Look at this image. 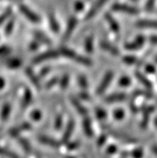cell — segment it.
Returning <instances> with one entry per match:
<instances>
[{
	"mask_svg": "<svg viewBox=\"0 0 157 158\" xmlns=\"http://www.w3.org/2000/svg\"><path fill=\"white\" fill-rule=\"evenodd\" d=\"M112 10H115V11L123 12V13L131 15H138V13H139V10L135 7L128 6L127 4L122 3L114 4L112 6Z\"/></svg>",
	"mask_w": 157,
	"mask_h": 158,
	"instance_id": "6da1fadb",
	"label": "cell"
},
{
	"mask_svg": "<svg viewBox=\"0 0 157 158\" xmlns=\"http://www.w3.org/2000/svg\"><path fill=\"white\" fill-rule=\"evenodd\" d=\"M60 52H56V51H49V52H46L45 53H42L35 57L33 60V64H40L42 62H45L47 60H50L52 59H56L58 57Z\"/></svg>",
	"mask_w": 157,
	"mask_h": 158,
	"instance_id": "7a4b0ae2",
	"label": "cell"
},
{
	"mask_svg": "<svg viewBox=\"0 0 157 158\" xmlns=\"http://www.w3.org/2000/svg\"><path fill=\"white\" fill-rule=\"evenodd\" d=\"M113 76L114 74L111 72H108L106 73V75L104 76L103 80H102L101 83H100V84L99 85L97 89H96V94L101 95L105 92L106 89L109 86V84H111V80L113 78Z\"/></svg>",
	"mask_w": 157,
	"mask_h": 158,
	"instance_id": "3957f363",
	"label": "cell"
},
{
	"mask_svg": "<svg viewBox=\"0 0 157 158\" xmlns=\"http://www.w3.org/2000/svg\"><path fill=\"white\" fill-rule=\"evenodd\" d=\"M20 11L22 12L25 17L27 19H29L31 22L35 23H38L40 22V18L38 15H36L34 11H32L31 9L26 6L25 5H20L19 6Z\"/></svg>",
	"mask_w": 157,
	"mask_h": 158,
	"instance_id": "277c9868",
	"label": "cell"
},
{
	"mask_svg": "<svg viewBox=\"0 0 157 158\" xmlns=\"http://www.w3.org/2000/svg\"><path fill=\"white\" fill-rule=\"evenodd\" d=\"M108 0H96V2L92 5V6L91 7L89 10H88V14L86 15L85 20H89L90 19H92V17L96 15L97 14V12L100 10L102 8V6H104V4L107 2Z\"/></svg>",
	"mask_w": 157,
	"mask_h": 158,
	"instance_id": "5b68a950",
	"label": "cell"
},
{
	"mask_svg": "<svg viewBox=\"0 0 157 158\" xmlns=\"http://www.w3.org/2000/svg\"><path fill=\"white\" fill-rule=\"evenodd\" d=\"M77 19L75 18V17H72V18L69 19L68 26L66 27L65 33H64V41H68L69 40V38L72 36V33H73L74 30L76 29V26H77Z\"/></svg>",
	"mask_w": 157,
	"mask_h": 158,
	"instance_id": "8992f818",
	"label": "cell"
},
{
	"mask_svg": "<svg viewBox=\"0 0 157 158\" xmlns=\"http://www.w3.org/2000/svg\"><path fill=\"white\" fill-rule=\"evenodd\" d=\"M144 42H145V38L143 35H139L135 39L133 42L126 44L124 48L130 51L137 50V49H139V48H140L143 46Z\"/></svg>",
	"mask_w": 157,
	"mask_h": 158,
	"instance_id": "52a82bcc",
	"label": "cell"
},
{
	"mask_svg": "<svg viewBox=\"0 0 157 158\" xmlns=\"http://www.w3.org/2000/svg\"><path fill=\"white\" fill-rule=\"evenodd\" d=\"M135 26L139 28H149V29H157V21L155 20L142 19L136 22Z\"/></svg>",
	"mask_w": 157,
	"mask_h": 158,
	"instance_id": "ba28073f",
	"label": "cell"
},
{
	"mask_svg": "<svg viewBox=\"0 0 157 158\" xmlns=\"http://www.w3.org/2000/svg\"><path fill=\"white\" fill-rule=\"evenodd\" d=\"M39 140L43 144H46L48 146L52 147V148H59L60 146V142L52 137H48L46 136H39Z\"/></svg>",
	"mask_w": 157,
	"mask_h": 158,
	"instance_id": "9c48e42d",
	"label": "cell"
},
{
	"mask_svg": "<svg viewBox=\"0 0 157 158\" xmlns=\"http://www.w3.org/2000/svg\"><path fill=\"white\" fill-rule=\"evenodd\" d=\"M31 125L29 123L27 122H24L23 124H20L19 127H15V128H12L10 129L9 133L11 136H18L20 132H23V131H28V130H31Z\"/></svg>",
	"mask_w": 157,
	"mask_h": 158,
	"instance_id": "30bf717a",
	"label": "cell"
},
{
	"mask_svg": "<svg viewBox=\"0 0 157 158\" xmlns=\"http://www.w3.org/2000/svg\"><path fill=\"white\" fill-rule=\"evenodd\" d=\"M111 134L112 135V136H114L115 138H116L117 140H121V141H123V142L125 143H129V144H135V143H137L138 140L135 138H131L130 136H126L124 134H121V133H119L117 132H111Z\"/></svg>",
	"mask_w": 157,
	"mask_h": 158,
	"instance_id": "8fae6325",
	"label": "cell"
},
{
	"mask_svg": "<svg viewBox=\"0 0 157 158\" xmlns=\"http://www.w3.org/2000/svg\"><path fill=\"white\" fill-rule=\"evenodd\" d=\"M127 97V95L124 93H114V94L110 95L109 96H107V98L105 99V101L109 104L115 102H120L124 100Z\"/></svg>",
	"mask_w": 157,
	"mask_h": 158,
	"instance_id": "7c38bea8",
	"label": "cell"
},
{
	"mask_svg": "<svg viewBox=\"0 0 157 158\" xmlns=\"http://www.w3.org/2000/svg\"><path fill=\"white\" fill-rule=\"evenodd\" d=\"M74 127H75V124L72 120H71L69 123H68V126L66 128L65 132L64 133V136H63V139H62V141L64 143H68V141L69 140V139L71 138V136H72V132L74 130Z\"/></svg>",
	"mask_w": 157,
	"mask_h": 158,
	"instance_id": "4fadbf2b",
	"label": "cell"
},
{
	"mask_svg": "<svg viewBox=\"0 0 157 158\" xmlns=\"http://www.w3.org/2000/svg\"><path fill=\"white\" fill-rule=\"evenodd\" d=\"M100 46L101 48L104 49V50L107 51L109 53H111V55L113 56H119V51L117 48H115V46H112L111 44L107 42H104V41H102L100 43Z\"/></svg>",
	"mask_w": 157,
	"mask_h": 158,
	"instance_id": "5bb4252c",
	"label": "cell"
},
{
	"mask_svg": "<svg viewBox=\"0 0 157 158\" xmlns=\"http://www.w3.org/2000/svg\"><path fill=\"white\" fill-rule=\"evenodd\" d=\"M135 76H136V78L138 79L139 82L143 84V85L146 88H147L148 90H151V88H152V84L150 82V80L144 76V75L142 74L141 72H135Z\"/></svg>",
	"mask_w": 157,
	"mask_h": 158,
	"instance_id": "9a60e30c",
	"label": "cell"
},
{
	"mask_svg": "<svg viewBox=\"0 0 157 158\" xmlns=\"http://www.w3.org/2000/svg\"><path fill=\"white\" fill-rule=\"evenodd\" d=\"M106 20L107 21L108 24H109L110 27L115 34H119V26L117 21L111 15H106Z\"/></svg>",
	"mask_w": 157,
	"mask_h": 158,
	"instance_id": "2e32d148",
	"label": "cell"
},
{
	"mask_svg": "<svg viewBox=\"0 0 157 158\" xmlns=\"http://www.w3.org/2000/svg\"><path fill=\"white\" fill-rule=\"evenodd\" d=\"M83 127H84V132L86 135L89 137H92L93 135V131L92 128V124H91V120L88 117L85 118L83 121Z\"/></svg>",
	"mask_w": 157,
	"mask_h": 158,
	"instance_id": "e0dca14e",
	"label": "cell"
},
{
	"mask_svg": "<svg viewBox=\"0 0 157 158\" xmlns=\"http://www.w3.org/2000/svg\"><path fill=\"white\" fill-rule=\"evenodd\" d=\"M10 110H11V106L10 105V104L6 103L5 104H3V106L2 108V110H1V113H0V116H1V120L2 121H5L8 119L9 116H10Z\"/></svg>",
	"mask_w": 157,
	"mask_h": 158,
	"instance_id": "ac0fdd59",
	"label": "cell"
},
{
	"mask_svg": "<svg viewBox=\"0 0 157 158\" xmlns=\"http://www.w3.org/2000/svg\"><path fill=\"white\" fill-rule=\"evenodd\" d=\"M60 52L63 55V56L67 57V58H69L71 59V60H73L76 59V56H77L76 52H74L73 50L70 49V48H65V47H63V48H60Z\"/></svg>",
	"mask_w": 157,
	"mask_h": 158,
	"instance_id": "d6986e66",
	"label": "cell"
},
{
	"mask_svg": "<svg viewBox=\"0 0 157 158\" xmlns=\"http://www.w3.org/2000/svg\"><path fill=\"white\" fill-rule=\"evenodd\" d=\"M32 100V94L30 90L26 89L23 95V99L22 102V108H25L31 104Z\"/></svg>",
	"mask_w": 157,
	"mask_h": 158,
	"instance_id": "ffe728a7",
	"label": "cell"
},
{
	"mask_svg": "<svg viewBox=\"0 0 157 158\" xmlns=\"http://www.w3.org/2000/svg\"><path fill=\"white\" fill-rule=\"evenodd\" d=\"M49 23H50V26L52 30L56 33H58L60 31V25L58 23L57 19H56V16L53 14H51L49 16Z\"/></svg>",
	"mask_w": 157,
	"mask_h": 158,
	"instance_id": "44dd1931",
	"label": "cell"
},
{
	"mask_svg": "<svg viewBox=\"0 0 157 158\" xmlns=\"http://www.w3.org/2000/svg\"><path fill=\"white\" fill-rule=\"evenodd\" d=\"M123 62L125 63V64H128V65H135V64H142V61L137 59L135 56H124L123 58Z\"/></svg>",
	"mask_w": 157,
	"mask_h": 158,
	"instance_id": "7402d4cb",
	"label": "cell"
},
{
	"mask_svg": "<svg viewBox=\"0 0 157 158\" xmlns=\"http://www.w3.org/2000/svg\"><path fill=\"white\" fill-rule=\"evenodd\" d=\"M74 60L76 61L77 63H79V64H84L85 66H92V60H89V59L87 58V57H84V56H80V55H77L76 59Z\"/></svg>",
	"mask_w": 157,
	"mask_h": 158,
	"instance_id": "603a6c76",
	"label": "cell"
},
{
	"mask_svg": "<svg viewBox=\"0 0 157 158\" xmlns=\"http://www.w3.org/2000/svg\"><path fill=\"white\" fill-rule=\"evenodd\" d=\"M27 75L28 76L29 79L31 80V82L34 84V85L37 88H39V80L37 78V76L35 75V73L32 72L31 69H27Z\"/></svg>",
	"mask_w": 157,
	"mask_h": 158,
	"instance_id": "cb8c5ba5",
	"label": "cell"
},
{
	"mask_svg": "<svg viewBox=\"0 0 157 158\" xmlns=\"http://www.w3.org/2000/svg\"><path fill=\"white\" fill-rule=\"evenodd\" d=\"M35 38L40 41V42H42L43 44H51V41H50V39H48L43 33L40 31H36L35 33Z\"/></svg>",
	"mask_w": 157,
	"mask_h": 158,
	"instance_id": "d4e9b609",
	"label": "cell"
},
{
	"mask_svg": "<svg viewBox=\"0 0 157 158\" xmlns=\"http://www.w3.org/2000/svg\"><path fill=\"white\" fill-rule=\"evenodd\" d=\"M0 155H2V156H6L7 158H20V156L15 154L14 152L8 150L5 148H1V147H0Z\"/></svg>",
	"mask_w": 157,
	"mask_h": 158,
	"instance_id": "484cf974",
	"label": "cell"
},
{
	"mask_svg": "<svg viewBox=\"0 0 157 158\" xmlns=\"http://www.w3.org/2000/svg\"><path fill=\"white\" fill-rule=\"evenodd\" d=\"M84 48H85L86 52H88V53H92L93 52L94 47L92 37H88V38L86 39L85 44H84Z\"/></svg>",
	"mask_w": 157,
	"mask_h": 158,
	"instance_id": "4316f807",
	"label": "cell"
},
{
	"mask_svg": "<svg viewBox=\"0 0 157 158\" xmlns=\"http://www.w3.org/2000/svg\"><path fill=\"white\" fill-rule=\"evenodd\" d=\"M21 60L19 59H10L6 62V66L10 68H17L21 66Z\"/></svg>",
	"mask_w": 157,
	"mask_h": 158,
	"instance_id": "83f0119b",
	"label": "cell"
},
{
	"mask_svg": "<svg viewBox=\"0 0 157 158\" xmlns=\"http://www.w3.org/2000/svg\"><path fill=\"white\" fill-rule=\"evenodd\" d=\"M19 141L20 145L23 147V148L25 152H31V144H29V142H28L26 139L19 138Z\"/></svg>",
	"mask_w": 157,
	"mask_h": 158,
	"instance_id": "f1b7e54d",
	"label": "cell"
},
{
	"mask_svg": "<svg viewBox=\"0 0 157 158\" xmlns=\"http://www.w3.org/2000/svg\"><path fill=\"white\" fill-rule=\"evenodd\" d=\"M72 104L74 105V107H76V109H77V111L79 112V113H80V114H83V115H85L86 113H87V110H86V108H84V107L81 104H80L78 100H72Z\"/></svg>",
	"mask_w": 157,
	"mask_h": 158,
	"instance_id": "f546056e",
	"label": "cell"
},
{
	"mask_svg": "<svg viewBox=\"0 0 157 158\" xmlns=\"http://www.w3.org/2000/svg\"><path fill=\"white\" fill-rule=\"evenodd\" d=\"M131 84V80L127 76H123L119 79V85L120 87H128Z\"/></svg>",
	"mask_w": 157,
	"mask_h": 158,
	"instance_id": "4dcf8cb0",
	"label": "cell"
},
{
	"mask_svg": "<svg viewBox=\"0 0 157 158\" xmlns=\"http://www.w3.org/2000/svg\"><path fill=\"white\" fill-rule=\"evenodd\" d=\"M78 83H79V85H80L83 89H86V88L88 87V80H87V78L84 76H80V77H79V79H78Z\"/></svg>",
	"mask_w": 157,
	"mask_h": 158,
	"instance_id": "1f68e13d",
	"label": "cell"
},
{
	"mask_svg": "<svg viewBox=\"0 0 157 158\" xmlns=\"http://www.w3.org/2000/svg\"><path fill=\"white\" fill-rule=\"evenodd\" d=\"M143 155V151L142 148H136L133 150L131 152H130V156H131L133 158H142Z\"/></svg>",
	"mask_w": 157,
	"mask_h": 158,
	"instance_id": "d6a6232c",
	"label": "cell"
},
{
	"mask_svg": "<svg viewBox=\"0 0 157 158\" xmlns=\"http://www.w3.org/2000/svg\"><path fill=\"white\" fill-rule=\"evenodd\" d=\"M59 83H60V88H63V89H65L68 87V84H69V76H67V75L64 76L60 80V81H59Z\"/></svg>",
	"mask_w": 157,
	"mask_h": 158,
	"instance_id": "836d02e7",
	"label": "cell"
},
{
	"mask_svg": "<svg viewBox=\"0 0 157 158\" xmlns=\"http://www.w3.org/2000/svg\"><path fill=\"white\" fill-rule=\"evenodd\" d=\"M124 111L123 110V109H121V108H118V109H115V111H114L113 112V115H114V117H115V119H116V120H122V119L124 117Z\"/></svg>",
	"mask_w": 157,
	"mask_h": 158,
	"instance_id": "e575fe53",
	"label": "cell"
},
{
	"mask_svg": "<svg viewBox=\"0 0 157 158\" xmlns=\"http://www.w3.org/2000/svg\"><path fill=\"white\" fill-rule=\"evenodd\" d=\"M96 116H97V118L100 120H104L106 118V116H107L106 112L104 109H102V108H97L96 111Z\"/></svg>",
	"mask_w": 157,
	"mask_h": 158,
	"instance_id": "d590c367",
	"label": "cell"
},
{
	"mask_svg": "<svg viewBox=\"0 0 157 158\" xmlns=\"http://www.w3.org/2000/svg\"><path fill=\"white\" fill-rule=\"evenodd\" d=\"M31 117L32 120H35V121H38V120H39L40 119L42 118V113H41L40 111L35 110L31 112Z\"/></svg>",
	"mask_w": 157,
	"mask_h": 158,
	"instance_id": "8d00e7d4",
	"label": "cell"
},
{
	"mask_svg": "<svg viewBox=\"0 0 157 158\" xmlns=\"http://www.w3.org/2000/svg\"><path fill=\"white\" fill-rule=\"evenodd\" d=\"M14 21L13 19H11L10 22L8 23L7 25H6V28H5V33L6 35H10L11 33L12 30H13V28H14Z\"/></svg>",
	"mask_w": 157,
	"mask_h": 158,
	"instance_id": "74e56055",
	"label": "cell"
},
{
	"mask_svg": "<svg viewBox=\"0 0 157 158\" xmlns=\"http://www.w3.org/2000/svg\"><path fill=\"white\" fill-rule=\"evenodd\" d=\"M62 124H63V116L60 115L57 116L56 122H55V128L56 130H60L62 127Z\"/></svg>",
	"mask_w": 157,
	"mask_h": 158,
	"instance_id": "f35d334b",
	"label": "cell"
},
{
	"mask_svg": "<svg viewBox=\"0 0 157 158\" xmlns=\"http://www.w3.org/2000/svg\"><path fill=\"white\" fill-rule=\"evenodd\" d=\"M116 152H117V147L115 146V145H114V144L109 145V146L107 148V150H106V152H107L108 155L115 154Z\"/></svg>",
	"mask_w": 157,
	"mask_h": 158,
	"instance_id": "ab89813d",
	"label": "cell"
},
{
	"mask_svg": "<svg viewBox=\"0 0 157 158\" xmlns=\"http://www.w3.org/2000/svg\"><path fill=\"white\" fill-rule=\"evenodd\" d=\"M57 83H59V80H58L57 77H55V78L52 79L51 80H49L46 84L47 88H52V87L55 86Z\"/></svg>",
	"mask_w": 157,
	"mask_h": 158,
	"instance_id": "60d3db41",
	"label": "cell"
},
{
	"mask_svg": "<svg viewBox=\"0 0 157 158\" xmlns=\"http://www.w3.org/2000/svg\"><path fill=\"white\" fill-rule=\"evenodd\" d=\"M84 2H81V1H76L75 2V9H76L77 11H82L84 10Z\"/></svg>",
	"mask_w": 157,
	"mask_h": 158,
	"instance_id": "b9f144b4",
	"label": "cell"
},
{
	"mask_svg": "<svg viewBox=\"0 0 157 158\" xmlns=\"http://www.w3.org/2000/svg\"><path fill=\"white\" fill-rule=\"evenodd\" d=\"M10 13H11V10H7L6 12H5V13H3L2 15L0 16V24H2V23H3L4 21H5V20H6L8 17H9V15H10Z\"/></svg>",
	"mask_w": 157,
	"mask_h": 158,
	"instance_id": "7bdbcfd3",
	"label": "cell"
},
{
	"mask_svg": "<svg viewBox=\"0 0 157 158\" xmlns=\"http://www.w3.org/2000/svg\"><path fill=\"white\" fill-rule=\"evenodd\" d=\"M145 70L149 74H154L155 72V68L151 64H147L145 66Z\"/></svg>",
	"mask_w": 157,
	"mask_h": 158,
	"instance_id": "ee69618b",
	"label": "cell"
},
{
	"mask_svg": "<svg viewBox=\"0 0 157 158\" xmlns=\"http://www.w3.org/2000/svg\"><path fill=\"white\" fill-rule=\"evenodd\" d=\"M106 140H107V136L106 135H102V136H100V138L98 139L97 144L99 146H103L104 143L106 142Z\"/></svg>",
	"mask_w": 157,
	"mask_h": 158,
	"instance_id": "f6af8a7d",
	"label": "cell"
},
{
	"mask_svg": "<svg viewBox=\"0 0 157 158\" xmlns=\"http://www.w3.org/2000/svg\"><path fill=\"white\" fill-rule=\"evenodd\" d=\"M80 146V144L78 142H70L68 143L67 147H68V149L69 150H74V149H76L78 147Z\"/></svg>",
	"mask_w": 157,
	"mask_h": 158,
	"instance_id": "bcb514c9",
	"label": "cell"
},
{
	"mask_svg": "<svg viewBox=\"0 0 157 158\" xmlns=\"http://www.w3.org/2000/svg\"><path fill=\"white\" fill-rule=\"evenodd\" d=\"M155 0H147V5H146V8H147L148 10H151V9L153 8L154 5H155Z\"/></svg>",
	"mask_w": 157,
	"mask_h": 158,
	"instance_id": "7dc6e473",
	"label": "cell"
},
{
	"mask_svg": "<svg viewBox=\"0 0 157 158\" xmlns=\"http://www.w3.org/2000/svg\"><path fill=\"white\" fill-rule=\"evenodd\" d=\"M49 71H50V68H44L41 71V73H40V75H41V76H46L48 72H49Z\"/></svg>",
	"mask_w": 157,
	"mask_h": 158,
	"instance_id": "c3c4849f",
	"label": "cell"
},
{
	"mask_svg": "<svg viewBox=\"0 0 157 158\" xmlns=\"http://www.w3.org/2000/svg\"><path fill=\"white\" fill-rule=\"evenodd\" d=\"M150 42L153 44H157V35H152L150 37Z\"/></svg>",
	"mask_w": 157,
	"mask_h": 158,
	"instance_id": "681fc988",
	"label": "cell"
},
{
	"mask_svg": "<svg viewBox=\"0 0 157 158\" xmlns=\"http://www.w3.org/2000/svg\"><path fill=\"white\" fill-rule=\"evenodd\" d=\"M6 84H5V80L4 79H2V77H0V90H2V88L5 87Z\"/></svg>",
	"mask_w": 157,
	"mask_h": 158,
	"instance_id": "f907efd6",
	"label": "cell"
},
{
	"mask_svg": "<svg viewBox=\"0 0 157 158\" xmlns=\"http://www.w3.org/2000/svg\"><path fill=\"white\" fill-rule=\"evenodd\" d=\"M80 96H81L83 99H84V100H88V99H89V96H88V94H87V93H81V94H80Z\"/></svg>",
	"mask_w": 157,
	"mask_h": 158,
	"instance_id": "816d5d0a",
	"label": "cell"
},
{
	"mask_svg": "<svg viewBox=\"0 0 157 158\" xmlns=\"http://www.w3.org/2000/svg\"><path fill=\"white\" fill-rule=\"evenodd\" d=\"M152 151H153L154 153H155V154L157 156V146L152 147Z\"/></svg>",
	"mask_w": 157,
	"mask_h": 158,
	"instance_id": "f5cc1de1",
	"label": "cell"
},
{
	"mask_svg": "<svg viewBox=\"0 0 157 158\" xmlns=\"http://www.w3.org/2000/svg\"><path fill=\"white\" fill-rule=\"evenodd\" d=\"M154 123H155V126L157 128V118L155 119V120H154Z\"/></svg>",
	"mask_w": 157,
	"mask_h": 158,
	"instance_id": "db71d44e",
	"label": "cell"
},
{
	"mask_svg": "<svg viewBox=\"0 0 157 158\" xmlns=\"http://www.w3.org/2000/svg\"><path fill=\"white\" fill-rule=\"evenodd\" d=\"M64 158H76V156H66V157Z\"/></svg>",
	"mask_w": 157,
	"mask_h": 158,
	"instance_id": "11a10c76",
	"label": "cell"
},
{
	"mask_svg": "<svg viewBox=\"0 0 157 158\" xmlns=\"http://www.w3.org/2000/svg\"><path fill=\"white\" fill-rule=\"evenodd\" d=\"M155 63L157 64V56H156V58H155Z\"/></svg>",
	"mask_w": 157,
	"mask_h": 158,
	"instance_id": "9f6ffc18",
	"label": "cell"
},
{
	"mask_svg": "<svg viewBox=\"0 0 157 158\" xmlns=\"http://www.w3.org/2000/svg\"><path fill=\"white\" fill-rule=\"evenodd\" d=\"M132 1H133V2H136L137 0H132Z\"/></svg>",
	"mask_w": 157,
	"mask_h": 158,
	"instance_id": "6f0895ef",
	"label": "cell"
}]
</instances>
